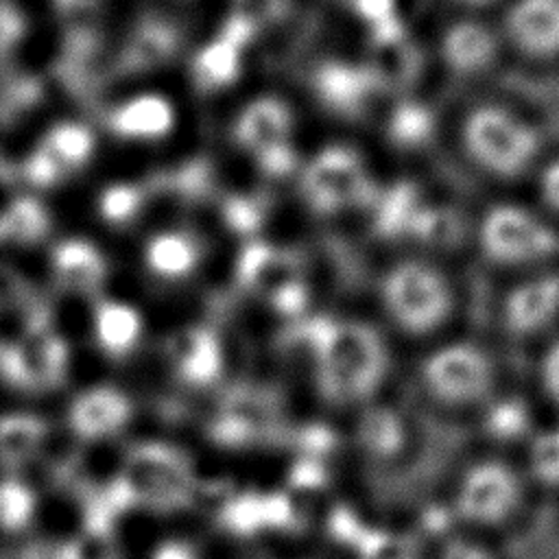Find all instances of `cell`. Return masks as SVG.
I'll list each match as a JSON object with an SVG mask.
<instances>
[{
	"instance_id": "1",
	"label": "cell",
	"mask_w": 559,
	"mask_h": 559,
	"mask_svg": "<svg viewBox=\"0 0 559 559\" xmlns=\"http://www.w3.org/2000/svg\"><path fill=\"white\" fill-rule=\"evenodd\" d=\"M537 498L515 456L476 450L452 472L445 509L452 528L500 542L526 526Z\"/></svg>"
},
{
	"instance_id": "2",
	"label": "cell",
	"mask_w": 559,
	"mask_h": 559,
	"mask_svg": "<svg viewBox=\"0 0 559 559\" xmlns=\"http://www.w3.org/2000/svg\"><path fill=\"white\" fill-rule=\"evenodd\" d=\"M415 378L417 393L428 408L467 421L504 386L496 354L474 338L432 345L421 356Z\"/></svg>"
},
{
	"instance_id": "3",
	"label": "cell",
	"mask_w": 559,
	"mask_h": 559,
	"mask_svg": "<svg viewBox=\"0 0 559 559\" xmlns=\"http://www.w3.org/2000/svg\"><path fill=\"white\" fill-rule=\"evenodd\" d=\"M467 159L496 179H520L544 159V135L522 111L504 103H478L461 120Z\"/></svg>"
},
{
	"instance_id": "4",
	"label": "cell",
	"mask_w": 559,
	"mask_h": 559,
	"mask_svg": "<svg viewBox=\"0 0 559 559\" xmlns=\"http://www.w3.org/2000/svg\"><path fill=\"white\" fill-rule=\"evenodd\" d=\"M474 234L480 255L500 269L531 273L559 255V229L544 212L518 201L489 205Z\"/></svg>"
},
{
	"instance_id": "5",
	"label": "cell",
	"mask_w": 559,
	"mask_h": 559,
	"mask_svg": "<svg viewBox=\"0 0 559 559\" xmlns=\"http://www.w3.org/2000/svg\"><path fill=\"white\" fill-rule=\"evenodd\" d=\"M386 373V349L380 338L365 330L332 332L317 358V389L321 397L347 411H358L380 400Z\"/></svg>"
},
{
	"instance_id": "6",
	"label": "cell",
	"mask_w": 559,
	"mask_h": 559,
	"mask_svg": "<svg viewBox=\"0 0 559 559\" xmlns=\"http://www.w3.org/2000/svg\"><path fill=\"white\" fill-rule=\"evenodd\" d=\"M382 295L391 323L415 338L437 334L454 310V293L448 277L424 260H406L393 266L384 277Z\"/></svg>"
},
{
	"instance_id": "7",
	"label": "cell",
	"mask_w": 559,
	"mask_h": 559,
	"mask_svg": "<svg viewBox=\"0 0 559 559\" xmlns=\"http://www.w3.org/2000/svg\"><path fill=\"white\" fill-rule=\"evenodd\" d=\"M498 321L518 343H544L559 332V271L546 266L518 277L500 299Z\"/></svg>"
},
{
	"instance_id": "8",
	"label": "cell",
	"mask_w": 559,
	"mask_h": 559,
	"mask_svg": "<svg viewBox=\"0 0 559 559\" xmlns=\"http://www.w3.org/2000/svg\"><path fill=\"white\" fill-rule=\"evenodd\" d=\"M546 419L533 391H515L507 384L469 419L478 450L518 456L524 443Z\"/></svg>"
},
{
	"instance_id": "9",
	"label": "cell",
	"mask_w": 559,
	"mask_h": 559,
	"mask_svg": "<svg viewBox=\"0 0 559 559\" xmlns=\"http://www.w3.org/2000/svg\"><path fill=\"white\" fill-rule=\"evenodd\" d=\"M502 44L531 61L559 57V0H507L498 24Z\"/></svg>"
},
{
	"instance_id": "10",
	"label": "cell",
	"mask_w": 559,
	"mask_h": 559,
	"mask_svg": "<svg viewBox=\"0 0 559 559\" xmlns=\"http://www.w3.org/2000/svg\"><path fill=\"white\" fill-rule=\"evenodd\" d=\"M354 443L358 454L378 465H395L411 456L417 441L413 419L380 400L354 411Z\"/></svg>"
},
{
	"instance_id": "11",
	"label": "cell",
	"mask_w": 559,
	"mask_h": 559,
	"mask_svg": "<svg viewBox=\"0 0 559 559\" xmlns=\"http://www.w3.org/2000/svg\"><path fill=\"white\" fill-rule=\"evenodd\" d=\"M502 52L498 28L478 17H461L452 22L441 37V57L459 76H480L489 72Z\"/></svg>"
},
{
	"instance_id": "12",
	"label": "cell",
	"mask_w": 559,
	"mask_h": 559,
	"mask_svg": "<svg viewBox=\"0 0 559 559\" xmlns=\"http://www.w3.org/2000/svg\"><path fill=\"white\" fill-rule=\"evenodd\" d=\"M66 421L81 439H111L129 426L131 402L114 386H94L76 395Z\"/></svg>"
},
{
	"instance_id": "13",
	"label": "cell",
	"mask_w": 559,
	"mask_h": 559,
	"mask_svg": "<svg viewBox=\"0 0 559 559\" xmlns=\"http://www.w3.org/2000/svg\"><path fill=\"white\" fill-rule=\"evenodd\" d=\"M515 459L539 498L559 496V419L546 417Z\"/></svg>"
},
{
	"instance_id": "14",
	"label": "cell",
	"mask_w": 559,
	"mask_h": 559,
	"mask_svg": "<svg viewBox=\"0 0 559 559\" xmlns=\"http://www.w3.org/2000/svg\"><path fill=\"white\" fill-rule=\"evenodd\" d=\"M428 559H507V555L496 539L461 528H448L432 539Z\"/></svg>"
},
{
	"instance_id": "15",
	"label": "cell",
	"mask_w": 559,
	"mask_h": 559,
	"mask_svg": "<svg viewBox=\"0 0 559 559\" xmlns=\"http://www.w3.org/2000/svg\"><path fill=\"white\" fill-rule=\"evenodd\" d=\"M533 395L550 419H559V332L542 343L535 362Z\"/></svg>"
},
{
	"instance_id": "16",
	"label": "cell",
	"mask_w": 559,
	"mask_h": 559,
	"mask_svg": "<svg viewBox=\"0 0 559 559\" xmlns=\"http://www.w3.org/2000/svg\"><path fill=\"white\" fill-rule=\"evenodd\" d=\"M533 177H535V192L546 216L559 218V155L542 159Z\"/></svg>"
},
{
	"instance_id": "17",
	"label": "cell",
	"mask_w": 559,
	"mask_h": 559,
	"mask_svg": "<svg viewBox=\"0 0 559 559\" xmlns=\"http://www.w3.org/2000/svg\"><path fill=\"white\" fill-rule=\"evenodd\" d=\"M148 559H203V555H201V546L194 539L183 535H173L153 544Z\"/></svg>"
},
{
	"instance_id": "18",
	"label": "cell",
	"mask_w": 559,
	"mask_h": 559,
	"mask_svg": "<svg viewBox=\"0 0 559 559\" xmlns=\"http://www.w3.org/2000/svg\"><path fill=\"white\" fill-rule=\"evenodd\" d=\"M153 264L162 271H179L190 262V247L177 238H164L153 247Z\"/></svg>"
},
{
	"instance_id": "19",
	"label": "cell",
	"mask_w": 559,
	"mask_h": 559,
	"mask_svg": "<svg viewBox=\"0 0 559 559\" xmlns=\"http://www.w3.org/2000/svg\"><path fill=\"white\" fill-rule=\"evenodd\" d=\"M452 2H456L459 7H463L467 11H480V9L491 7L496 0H452Z\"/></svg>"
},
{
	"instance_id": "20",
	"label": "cell",
	"mask_w": 559,
	"mask_h": 559,
	"mask_svg": "<svg viewBox=\"0 0 559 559\" xmlns=\"http://www.w3.org/2000/svg\"><path fill=\"white\" fill-rule=\"evenodd\" d=\"M290 559H341V557H336L332 552H323V550H308V552H299Z\"/></svg>"
}]
</instances>
